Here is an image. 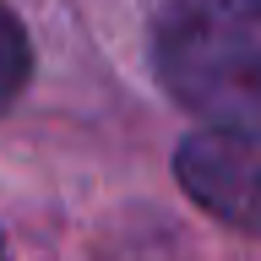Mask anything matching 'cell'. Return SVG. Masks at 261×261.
<instances>
[{"instance_id": "cell-1", "label": "cell", "mask_w": 261, "mask_h": 261, "mask_svg": "<svg viewBox=\"0 0 261 261\" xmlns=\"http://www.w3.org/2000/svg\"><path fill=\"white\" fill-rule=\"evenodd\" d=\"M152 65L207 125H261V0H163Z\"/></svg>"}, {"instance_id": "cell-2", "label": "cell", "mask_w": 261, "mask_h": 261, "mask_svg": "<svg viewBox=\"0 0 261 261\" xmlns=\"http://www.w3.org/2000/svg\"><path fill=\"white\" fill-rule=\"evenodd\" d=\"M174 174L218 223L261 234V125H201L179 142Z\"/></svg>"}, {"instance_id": "cell-3", "label": "cell", "mask_w": 261, "mask_h": 261, "mask_svg": "<svg viewBox=\"0 0 261 261\" xmlns=\"http://www.w3.org/2000/svg\"><path fill=\"white\" fill-rule=\"evenodd\" d=\"M33 76V49H28V33L6 6H0V109L11 103Z\"/></svg>"}, {"instance_id": "cell-4", "label": "cell", "mask_w": 261, "mask_h": 261, "mask_svg": "<svg viewBox=\"0 0 261 261\" xmlns=\"http://www.w3.org/2000/svg\"><path fill=\"white\" fill-rule=\"evenodd\" d=\"M0 250H6V240H0Z\"/></svg>"}]
</instances>
